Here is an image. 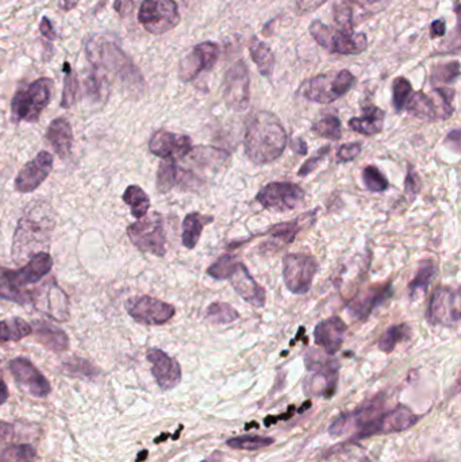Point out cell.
Listing matches in <instances>:
<instances>
[{
	"instance_id": "obj_48",
	"label": "cell",
	"mask_w": 461,
	"mask_h": 462,
	"mask_svg": "<svg viewBox=\"0 0 461 462\" xmlns=\"http://www.w3.org/2000/svg\"><path fill=\"white\" fill-rule=\"evenodd\" d=\"M329 153H330V146L320 148V150H317L314 155H311L308 160L303 163V165L298 170V176L306 178L313 170H315L317 168L320 167V163L326 158V155H329Z\"/></svg>"
},
{
	"instance_id": "obj_21",
	"label": "cell",
	"mask_w": 461,
	"mask_h": 462,
	"mask_svg": "<svg viewBox=\"0 0 461 462\" xmlns=\"http://www.w3.org/2000/svg\"><path fill=\"white\" fill-rule=\"evenodd\" d=\"M391 295V282L373 284L353 297L348 306V312L356 321H365L372 311L379 307Z\"/></svg>"
},
{
	"instance_id": "obj_33",
	"label": "cell",
	"mask_w": 461,
	"mask_h": 462,
	"mask_svg": "<svg viewBox=\"0 0 461 462\" xmlns=\"http://www.w3.org/2000/svg\"><path fill=\"white\" fill-rule=\"evenodd\" d=\"M411 327L407 323L394 324L385 330V334L380 337L378 346L385 353H392L394 349L400 342L410 339Z\"/></svg>"
},
{
	"instance_id": "obj_55",
	"label": "cell",
	"mask_w": 461,
	"mask_h": 462,
	"mask_svg": "<svg viewBox=\"0 0 461 462\" xmlns=\"http://www.w3.org/2000/svg\"><path fill=\"white\" fill-rule=\"evenodd\" d=\"M290 148L296 154H308V145L302 138H295L290 141Z\"/></svg>"
},
{
	"instance_id": "obj_44",
	"label": "cell",
	"mask_w": 461,
	"mask_h": 462,
	"mask_svg": "<svg viewBox=\"0 0 461 462\" xmlns=\"http://www.w3.org/2000/svg\"><path fill=\"white\" fill-rule=\"evenodd\" d=\"M460 76V64L459 61H452L445 64H438L432 71V83L435 86L452 84Z\"/></svg>"
},
{
	"instance_id": "obj_37",
	"label": "cell",
	"mask_w": 461,
	"mask_h": 462,
	"mask_svg": "<svg viewBox=\"0 0 461 462\" xmlns=\"http://www.w3.org/2000/svg\"><path fill=\"white\" fill-rule=\"evenodd\" d=\"M240 318V312L229 303L214 302L206 309V319L213 324H229Z\"/></svg>"
},
{
	"instance_id": "obj_38",
	"label": "cell",
	"mask_w": 461,
	"mask_h": 462,
	"mask_svg": "<svg viewBox=\"0 0 461 462\" xmlns=\"http://www.w3.org/2000/svg\"><path fill=\"white\" fill-rule=\"evenodd\" d=\"M275 442L270 436H255V434H245V436H234L228 439L226 445L234 450H246V451H256V450L268 448Z\"/></svg>"
},
{
	"instance_id": "obj_13",
	"label": "cell",
	"mask_w": 461,
	"mask_h": 462,
	"mask_svg": "<svg viewBox=\"0 0 461 462\" xmlns=\"http://www.w3.org/2000/svg\"><path fill=\"white\" fill-rule=\"evenodd\" d=\"M125 307L134 321L145 326L166 324L176 314V308L172 304L152 296L130 297Z\"/></svg>"
},
{
	"instance_id": "obj_30",
	"label": "cell",
	"mask_w": 461,
	"mask_h": 462,
	"mask_svg": "<svg viewBox=\"0 0 461 462\" xmlns=\"http://www.w3.org/2000/svg\"><path fill=\"white\" fill-rule=\"evenodd\" d=\"M213 220H214L213 217L203 215L201 212L188 214L183 220V232H181L183 245L190 250L193 249L199 242V240L202 237V231L205 229L206 225L211 223Z\"/></svg>"
},
{
	"instance_id": "obj_25",
	"label": "cell",
	"mask_w": 461,
	"mask_h": 462,
	"mask_svg": "<svg viewBox=\"0 0 461 462\" xmlns=\"http://www.w3.org/2000/svg\"><path fill=\"white\" fill-rule=\"evenodd\" d=\"M229 280L234 291L241 296L245 302H248L253 307L261 308L265 306V289L252 277V274L243 264H238L237 270L229 277Z\"/></svg>"
},
{
	"instance_id": "obj_11",
	"label": "cell",
	"mask_w": 461,
	"mask_h": 462,
	"mask_svg": "<svg viewBox=\"0 0 461 462\" xmlns=\"http://www.w3.org/2000/svg\"><path fill=\"white\" fill-rule=\"evenodd\" d=\"M305 196L306 193L300 185L290 181H275L258 191L256 200L264 208L284 212L303 205Z\"/></svg>"
},
{
	"instance_id": "obj_27",
	"label": "cell",
	"mask_w": 461,
	"mask_h": 462,
	"mask_svg": "<svg viewBox=\"0 0 461 462\" xmlns=\"http://www.w3.org/2000/svg\"><path fill=\"white\" fill-rule=\"evenodd\" d=\"M46 140L51 142V148L61 158L69 157L74 143V131L71 123L65 118L54 119L46 131Z\"/></svg>"
},
{
	"instance_id": "obj_23",
	"label": "cell",
	"mask_w": 461,
	"mask_h": 462,
	"mask_svg": "<svg viewBox=\"0 0 461 462\" xmlns=\"http://www.w3.org/2000/svg\"><path fill=\"white\" fill-rule=\"evenodd\" d=\"M51 268H53V258L49 253L42 252L31 257L30 261L21 270H11L6 268V274L9 282H11L15 288L22 289L27 285L42 280L51 272Z\"/></svg>"
},
{
	"instance_id": "obj_45",
	"label": "cell",
	"mask_w": 461,
	"mask_h": 462,
	"mask_svg": "<svg viewBox=\"0 0 461 462\" xmlns=\"http://www.w3.org/2000/svg\"><path fill=\"white\" fill-rule=\"evenodd\" d=\"M363 183L370 192H385L390 187V183L385 179L382 170L375 165L364 168Z\"/></svg>"
},
{
	"instance_id": "obj_8",
	"label": "cell",
	"mask_w": 461,
	"mask_h": 462,
	"mask_svg": "<svg viewBox=\"0 0 461 462\" xmlns=\"http://www.w3.org/2000/svg\"><path fill=\"white\" fill-rule=\"evenodd\" d=\"M128 237L131 244L142 253H151L157 257H164L167 253L164 222L158 212L145 215L141 220L130 225Z\"/></svg>"
},
{
	"instance_id": "obj_61",
	"label": "cell",
	"mask_w": 461,
	"mask_h": 462,
	"mask_svg": "<svg viewBox=\"0 0 461 462\" xmlns=\"http://www.w3.org/2000/svg\"><path fill=\"white\" fill-rule=\"evenodd\" d=\"M222 460H223V456H222V453L221 451H214L213 454H210L206 460H203L202 462H222Z\"/></svg>"
},
{
	"instance_id": "obj_52",
	"label": "cell",
	"mask_w": 461,
	"mask_h": 462,
	"mask_svg": "<svg viewBox=\"0 0 461 462\" xmlns=\"http://www.w3.org/2000/svg\"><path fill=\"white\" fill-rule=\"evenodd\" d=\"M326 1L329 0H296V6L300 13H311L320 9Z\"/></svg>"
},
{
	"instance_id": "obj_22",
	"label": "cell",
	"mask_w": 461,
	"mask_h": 462,
	"mask_svg": "<svg viewBox=\"0 0 461 462\" xmlns=\"http://www.w3.org/2000/svg\"><path fill=\"white\" fill-rule=\"evenodd\" d=\"M146 359L152 364V374L156 383L164 391L172 389L181 380V368L179 362L161 349H149Z\"/></svg>"
},
{
	"instance_id": "obj_28",
	"label": "cell",
	"mask_w": 461,
	"mask_h": 462,
	"mask_svg": "<svg viewBox=\"0 0 461 462\" xmlns=\"http://www.w3.org/2000/svg\"><path fill=\"white\" fill-rule=\"evenodd\" d=\"M385 113L376 106H367L363 108V115L352 118L349 120V128L363 135L371 137L379 134L385 126Z\"/></svg>"
},
{
	"instance_id": "obj_29",
	"label": "cell",
	"mask_w": 461,
	"mask_h": 462,
	"mask_svg": "<svg viewBox=\"0 0 461 462\" xmlns=\"http://www.w3.org/2000/svg\"><path fill=\"white\" fill-rule=\"evenodd\" d=\"M31 329L39 344L51 351H64L69 346L68 335L46 322H34Z\"/></svg>"
},
{
	"instance_id": "obj_20",
	"label": "cell",
	"mask_w": 461,
	"mask_h": 462,
	"mask_svg": "<svg viewBox=\"0 0 461 462\" xmlns=\"http://www.w3.org/2000/svg\"><path fill=\"white\" fill-rule=\"evenodd\" d=\"M149 150L161 158H183L191 153L193 140L188 135L158 130L151 137Z\"/></svg>"
},
{
	"instance_id": "obj_35",
	"label": "cell",
	"mask_w": 461,
	"mask_h": 462,
	"mask_svg": "<svg viewBox=\"0 0 461 462\" xmlns=\"http://www.w3.org/2000/svg\"><path fill=\"white\" fill-rule=\"evenodd\" d=\"M437 268L436 262L433 260H423L418 267V270L415 273V277L411 280L409 284V289H410V295L415 296L420 291L426 292L429 284L433 280V277L436 276Z\"/></svg>"
},
{
	"instance_id": "obj_2",
	"label": "cell",
	"mask_w": 461,
	"mask_h": 462,
	"mask_svg": "<svg viewBox=\"0 0 461 462\" xmlns=\"http://www.w3.org/2000/svg\"><path fill=\"white\" fill-rule=\"evenodd\" d=\"M287 140L280 119L269 111H260L246 126L243 149L253 164L265 165L282 155Z\"/></svg>"
},
{
	"instance_id": "obj_51",
	"label": "cell",
	"mask_w": 461,
	"mask_h": 462,
	"mask_svg": "<svg viewBox=\"0 0 461 462\" xmlns=\"http://www.w3.org/2000/svg\"><path fill=\"white\" fill-rule=\"evenodd\" d=\"M363 150L361 142H350L345 143L338 149L337 153V163H349L353 161L355 158L359 157V154Z\"/></svg>"
},
{
	"instance_id": "obj_53",
	"label": "cell",
	"mask_w": 461,
	"mask_h": 462,
	"mask_svg": "<svg viewBox=\"0 0 461 462\" xmlns=\"http://www.w3.org/2000/svg\"><path fill=\"white\" fill-rule=\"evenodd\" d=\"M39 31H41V34H42L45 38L49 39V41H54V39L57 38V33H56L54 27L51 25V21H49L46 16H44V18L41 19V24H39Z\"/></svg>"
},
{
	"instance_id": "obj_47",
	"label": "cell",
	"mask_w": 461,
	"mask_h": 462,
	"mask_svg": "<svg viewBox=\"0 0 461 462\" xmlns=\"http://www.w3.org/2000/svg\"><path fill=\"white\" fill-rule=\"evenodd\" d=\"M77 91H78V81L76 75L71 69L69 64L65 63L64 88H63V98H61L63 108H71L75 104Z\"/></svg>"
},
{
	"instance_id": "obj_19",
	"label": "cell",
	"mask_w": 461,
	"mask_h": 462,
	"mask_svg": "<svg viewBox=\"0 0 461 462\" xmlns=\"http://www.w3.org/2000/svg\"><path fill=\"white\" fill-rule=\"evenodd\" d=\"M10 369L16 383L36 398H46L51 394V383L29 359L18 357L10 362Z\"/></svg>"
},
{
	"instance_id": "obj_31",
	"label": "cell",
	"mask_w": 461,
	"mask_h": 462,
	"mask_svg": "<svg viewBox=\"0 0 461 462\" xmlns=\"http://www.w3.org/2000/svg\"><path fill=\"white\" fill-rule=\"evenodd\" d=\"M249 51L253 63L257 65L258 72L263 76L270 77L275 69V54L267 43L253 37L249 43Z\"/></svg>"
},
{
	"instance_id": "obj_3",
	"label": "cell",
	"mask_w": 461,
	"mask_h": 462,
	"mask_svg": "<svg viewBox=\"0 0 461 462\" xmlns=\"http://www.w3.org/2000/svg\"><path fill=\"white\" fill-rule=\"evenodd\" d=\"M87 58L99 69L114 72L131 83L141 84V73L118 43L103 36H95L87 43Z\"/></svg>"
},
{
	"instance_id": "obj_62",
	"label": "cell",
	"mask_w": 461,
	"mask_h": 462,
	"mask_svg": "<svg viewBox=\"0 0 461 462\" xmlns=\"http://www.w3.org/2000/svg\"><path fill=\"white\" fill-rule=\"evenodd\" d=\"M146 454H148V451H146V450L141 451V453H140V456H138V458H137V462H141V460H145V458H146Z\"/></svg>"
},
{
	"instance_id": "obj_40",
	"label": "cell",
	"mask_w": 461,
	"mask_h": 462,
	"mask_svg": "<svg viewBox=\"0 0 461 462\" xmlns=\"http://www.w3.org/2000/svg\"><path fill=\"white\" fill-rule=\"evenodd\" d=\"M311 130L322 138L338 141L343 137V125L340 118L335 115H326L314 122Z\"/></svg>"
},
{
	"instance_id": "obj_58",
	"label": "cell",
	"mask_w": 461,
	"mask_h": 462,
	"mask_svg": "<svg viewBox=\"0 0 461 462\" xmlns=\"http://www.w3.org/2000/svg\"><path fill=\"white\" fill-rule=\"evenodd\" d=\"M379 1H383V0H346V3L349 6H359V7H367V6H373Z\"/></svg>"
},
{
	"instance_id": "obj_46",
	"label": "cell",
	"mask_w": 461,
	"mask_h": 462,
	"mask_svg": "<svg viewBox=\"0 0 461 462\" xmlns=\"http://www.w3.org/2000/svg\"><path fill=\"white\" fill-rule=\"evenodd\" d=\"M36 450L31 445H13L0 454V462H34Z\"/></svg>"
},
{
	"instance_id": "obj_60",
	"label": "cell",
	"mask_w": 461,
	"mask_h": 462,
	"mask_svg": "<svg viewBox=\"0 0 461 462\" xmlns=\"http://www.w3.org/2000/svg\"><path fill=\"white\" fill-rule=\"evenodd\" d=\"M80 0H60V7L64 10V11H71L76 7L78 4Z\"/></svg>"
},
{
	"instance_id": "obj_34",
	"label": "cell",
	"mask_w": 461,
	"mask_h": 462,
	"mask_svg": "<svg viewBox=\"0 0 461 462\" xmlns=\"http://www.w3.org/2000/svg\"><path fill=\"white\" fill-rule=\"evenodd\" d=\"M33 333L31 326L21 318L0 321V342L21 341Z\"/></svg>"
},
{
	"instance_id": "obj_41",
	"label": "cell",
	"mask_w": 461,
	"mask_h": 462,
	"mask_svg": "<svg viewBox=\"0 0 461 462\" xmlns=\"http://www.w3.org/2000/svg\"><path fill=\"white\" fill-rule=\"evenodd\" d=\"M0 297L9 302H14L18 304H30L33 303V294L15 288L11 282H9L6 268L0 267Z\"/></svg>"
},
{
	"instance_id": "obj_24",
	"label": "cell",
	"mask_w": 461,
	"mask_h": 462,
	"mask_svg": "<svg viewBox=\"0 0 461 462\" xmlns=\"http://www.w3.org/2000/svg\"><path fill=\"white\" fill-rule=\"evenodd\" d=\"M345 322L338 317H332L320 321L314 330V339L326 354L333 356L344 344L346 333Z\"/></svg>"
},
{
	"instance_id": "obj_50",
	"label": "cell",
	"mask_w": 461,
	"mask_h": 462,
	"mask_svg": "<svg viewBox=\"0 0 461 462\" xmlns=\"http://www.w3.org/2000/svg\"><path fill=\"white\" fill-rule=\"evenodd\" d=\"M420 191H421V178H420L418 172L409 165L407 175L405 179V192L409 196L410 200H414Z\"/></svg>"
},
{
	"instance_id": "obj_43",
	"label": "cell",
	"mask_w": 461,
	"mask_h": 462,
	"mask_svg": "<svg viewBox=\"0 0 461 462\" xmlns=\"http://www.w3.org/2000/svg\"><path fill=\"white\" fill-rule=\"evenodd\" d=\"M411 83L406 77L399 76L392 83V104L397 113H402L412 95Z\"/></svg>"
},
{
	"instance_id": "obj_4",
	"label": "cell",
	"mask_w": 461,
	"mask_h": 462,
	"mask_svg": "<svg viewBox=\"0 0 461 462\" xmlns=\"http://www.w3.org/2000/svg\"><path fill=\"white\" fill-rule=\"evenodd\" d=\"M310 36L330 53L360 54L368 49V38L364 33H355L353 29L332 27L320 21H314L308 27Z\"/></svg>"
},
{
	"instance_id": "obj_9",
	"label": "cell",
	"mask_w": 461,
	"mask_h": 462,
	"mask_svg": "<svg viewBox=\"0 0 461 462\" xmlns=\"http://www.w3.org/2000/svg\"><path fill=\"white\" fill-rule=\"evenodd\" d=\"M318 270V261L311 255L288 253L283 257V279L294 295L308 294Z\"/></svg>"
},
{
	"instance_id": "obj_39",
	"label": "cell",
	"mask_w": 461,
	"mask_h": 462,
	"mask_svg": "<svg viewBox=\"0 0 461 462\" xmlns=\"http://www.w3.org/2000/svg\"><path fill=\"white\" fill-rule=\"evenodd\" d=\"M306 215L300 217V218L294 219L291 222H285V223H280V225H275L269 229L267 232L273 238L278 240L279 242L284 245H290L294 242L296 235L299 234V231L302 230L303 227V219Z\"/></svg>"
},
{
	"instance_id": "obj_18",
	"label": "cell",
	"mask_w": 461,
	"mask_h": 462,
	"mask_svg": "<svg viewBox=\"0 0 461 462\" xmlns=\"http://www.w3.org/2000/svg\"><path fill=\"white\" fill-rule=\"evenodd\" d=\"M306 366L308 371L314 373L310 381L311 389H320V394L334 388L340 368L337 359L329 354H322L315 350H311L306 356Z\"/></svg>"
},
{
	"instance_id": "obj_59",
	"label": "cell",
	"mask_w": 461,
	"mask_h": 462,
	"mask_svg": "<svg viewBox=\"0 0 461 462\" xmlns=\"http://www.w3.org/2000/svg\"><path fill=\"white\" fill-rule=\"evenodd\" d=\"M7 399H9V388L6 383L0 379V406L4 404L7 401Z\"/></svg>"
},
{
	"instance_id": "obj_10",
	"label": "cell",
	"mask_w": 461,
	"mask_h": 462,
	"mask_svg": "<svg viewBox=\"0 0 461 462\" xmlns=\"http://www.w3.org/2000/svg\"><path fill=\"white\" fill-rule=\"evenodd\" d=\"M138 22L151 34H166L180 24L178 3L175 0H143L138 10Z\"/></svg>"
},
{
	"instance_id": "obj_54",
	"label": "cell",
	"mask_w": 461,
	"mask_h": 462,
	"mask_svg": "<svg viewBox=\"0 0 461 462\" xmlns=\"http://www.w3.org/2000/svg\"><path fill=\"white\" fill-rule=\"evenodd\" d=\"M445 31H447V24L444 19H436L432 24V37L433 38L445 36Z\"/></svg>"
},
{
	"instance_id": "obj_56",
	"label": "cell",
	"mask_w": 461,
	"mask_h": 462,
	"mask_svg": "<svg viewBox=\"0 0 461 462\" xmlns=\"http://www.w3.org/2000/svg\"><path fill=\"white\" fill-rule=\"evenodd\" d=\"M448 142H450V146H453L456 152H460V130L459 128L449 133L448 137H447V143Z\"/></svg>"
},
{
	"instance_id": "obj_6",
	"label": "cell",
	"mask_w": 461,
	"mask_h": 462,
	"mask_svg": "<svg viewBox=\"0 0 461 462\" xmlns=\"http://www.w3.org/2000/svg\"><path fill=\"white\" fill-rule=\"evenodd\" d=\"M455 90L448 87L435 88L430 93H425L423 91L412 92L405 110L423 120H445L455 113Z\"/></svg>"
},
{
	"instance_id": "obj_5",
	"label": "cell",
	"mask_w": 461,
	"mask_h": 462,
	"mask_svg": "<svg viewBox=\"0 0 461 462\" xmlns=\"http://www.w3.org/2000/svg\"><path fill=\"white\" fill-rule=\"evenodd\" d=\"M53 81L48 77H41L18 91L11 102V118L14 122H37L42 111L51 102Z\"/></svg>"
},
{
	"instance_id": "obj_15",
	"label": "cell",
	"mask_w": 461,
	"mask_h": 462,
	"mask_svg": "<svg viewBox=\"0 0 461 462\" xmlns=\"http://www.w3.org/2000/svg\"><path fill=\"white\" fill-rule=\"evenodd\" d=\"M219 46L211 41H206L193 46V51L186 54L179 64V78L184 83L193 81L202 72L210 71L217 64Z\"/></svg>"
},
{
	"instance_id": "obj_26",
	"label": "cell",
	"mask_w": 461,
	"mask_h": 462,
	"mask_svg": "<svg viewBox=\"0 0 461 462\" xmlns=\"http://www.w3.org/2000/svg\"><path fill=\"white\" fill-rule=\"evenodd\" d=\"M33 303L39 311L49 315L53 319L68 321V297L57 285H49L44 288L39 296L33 297Z\"/></svg>"
},
{
	"instance_id": "obj_42",
	"label": "cell",
	"mask_w": 461,
	"mask_h": 462,
	"mask_svg": "<svg viewBox=\"0 0 461 462\" xmlns=\"http://www.w3.org/2000/svg\"><path fill=\"white\" fill-rule=\"evenodd\" d=\"M240 261L234 255H223L218 260L210 265L207 270V274L216 280H229L231 274L235 272Z\"/></svg>"
},
{
	"instance_id": "obj_57",
	"label": "cell",
	"mask_w": 461,
	"mask_h": 462,
	"mask_svg": "<svg viewBox=\"0 0 461 462\" xmlns=\"http://www.w3.org/2000/svg\"><path fill=\"white\" fill-rule=\"evenodd\" d=\"M114 7L121 15H126V13L133 9V1L131 0H116Z\"/></svg>"
},
{
	"instance_id": "obj_16",
	"label": "cell",
	"mask_w": 461,
	"mask_h": 462,
	"mask_svg": "<svg viewBox=\"0 0 461 462\" xmlns=\"http://www.w3.org/2000/svg\"><path fill=\"white\" fill-rule=\"evenodd\" d=\"M420 416L411 412L409 409L399 407L395 410L385 412L375 419L368 421L360 428V438L363 436H375V434H388V433H399L405 431L418 423Z\"/></svg>"
},
{
	"instance_id": "obj_12",
	"label": "cell",
	"mask_w": 461,
	"mask_h": 462,
	"mask_svg": "<svg viewBox=\"0 0 461 462\" xmlns=\"http://www.w3.org/2000/svg\"><path fill=\"white\" fill-rule=\"evenodd\" d=\"M426 321L432 326L453 327L460 321L459 291L447 285L437 287L433 291L429 307L426 311Z\"/></svg>"
},
{
	"instance_id": "obj_1",
	"label": "cell",
	"mask_w": 461,
	"mask_h": 462,
	"mask_svg": "<svg viewBox=\"0 0 461 462\" xmlns=\"http://www.w3.org/2000/svg\"><path fill=\"white\" fill-rule=\"evenodd\" d=\"M56 227V219L51 205L44 202H31L25 208L14 234L13 253L16 262L46 252L51 246V235Z\"/></svg>"
},
{
	"instance_id": "obj_32",
	"label": "cell",
	"mask_w": 461,
	"mask_h": 462,
	"mask_svg": "<svg viewBox=\"0 0 461 462\" xmlns=\"http://www.w3.org/2000/svg\"><path fill=\"white\" fill-rule=\"evenodd\" d=\"M123 202L131 208V215L136 219L143 218L151 208L149 196L138 185H128L123 193Z\"/></svg>"
},
{
	"instance_id": "obj_14",
	"label": "cell",
	"mask_w": 461,
	"mask_h": 462,
	"mask_svg": "<svg viewBox=\"0 0 461 462\" xmlns=\"http://www.w3.org/2000/svg\"><path fill=\"white\" fill-rule=\"evenodd\" d=\"M249 69L243 61L231 65L223 78V101L234 111H243L250 101Z\"/></svg>"
},
{
	"instance_id": "obj_7",
	"label": "cell",
	"mask_w": 461,
	"mask_h": 462,
	"mask_svg": "<svg viewBox=\"0 0 461 462\" xmlns=\"http://www.w3.org/2000/svg\"><path fill=\"white\" fill-rule=\"evenodd\" d=\"M355 84V75L348 69H343L310 78L302 92L310 102L329 104L345 96Z\"/></svg>"
},
{
	"instance_id": "obj_36",
	"label": "cell",
	"mask_w": 461,
	"mask_h": 462,
	"mask_svg": "<svg viewBox=\"0 0 461 462\" xmlns=\"http://www.w3.org/2000/svg\"><path fill=\"white\" fill-rule=\"evenodd\" d=\"M178 165L173 158H164L158 165L156 187L160 193H167L175 187L178 183Z\"/></svg>"
},
{
	"instance_id": "obj_49",
	"label": "cell",
	"mask_w": 461,
	"mask_h": 462,
	"mask_svg": "<svg viewBox=\"0 0 461 462\" xmlns=\"http://www.w3.org/2000/svg\"><path fill=\"white\" fill-rule=\"evenodd\" d=\"M65 369L69 373L86 376V377H93L98 374V371L91 365L88 361L81 359H74L65 362Z\"/></svg>"
},
{
	"instance_id": "obj_17",
	"label": "cell",
	"mask_w": 461,
	"mask_h": 462,
	"mask_svg": "<svg viewBox=\"0 0 461 462\" xmlns=\"http://www.w3.org/2000/svg\"><path fill=\"white\" fill-rule=\"evenodd\" d=\"M53 169V155L46 150L39 152L36 158L29 161L21 169L15 179V188L21 193L36 191L39 185L51 175Z\"/></svg>"
}]
</instances>
